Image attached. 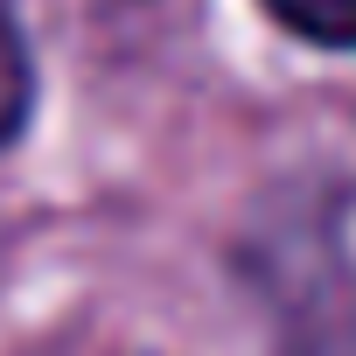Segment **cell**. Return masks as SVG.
<instances>
[{"instance_id": "cell-1", "label": "cell", "mask_w": 356, "mask_h": 356, "mask_svg": "<svg viewBox=\"0 0 356 356\" xmlns=\"http://www.w3.org/2000/svg\"><path fill=\"white\" fill-rule=\"evenodd\" d=\"M29 98H35V77H29V42H22V22H15V0H0V147L22 133Z\"/></svg>"}, {"instance_id": "cell-2", "label": "cell", "mask_w": 356, "mask_h": 356, "mask_svg": "<svg viewBox=\"0 0 356 356\" xmlns=\"http://www.w3.org/2000/svg\"><path fill=\"white\" fill-rule=\"evenodd\" d=\"M266 8L321 49H356V0H266Z\"/></svg>"}]
</instances>
